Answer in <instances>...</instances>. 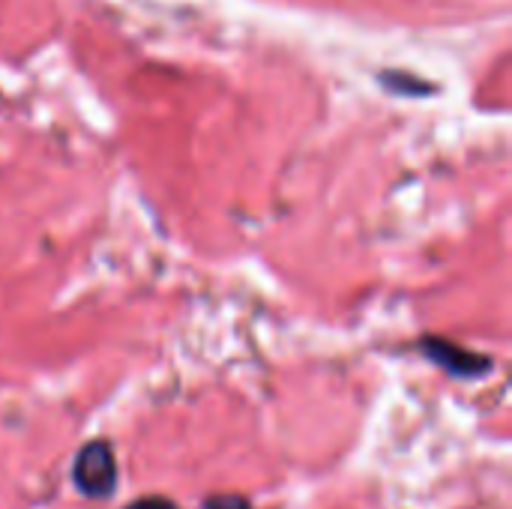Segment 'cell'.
Instances as JSON below:
<instances>
[{
  "label": "cell",
  "mask_w": 512,
  "mask_h": 509,
  "mask_svg": "<svg viewBox=\"0 0 512 509\" xmlns=\"http://www.w3.org/2000/svg\"><path fill=\"white\" fill-rule=\"evenodd\" d=\"M72 483L84 498L105 501L117 489V459L108 441H90L75 453Z\"/></svg>",
  "instance_id": "obj_1"
},
{
  "label": "cell",
  "mask_w": 512,
  "mask_h": 509,
  "mask_svg": "<svg viewBox=\"0 0 512 509\" xmlns=\"http://www.w3.org/2000/svg\"><path fill=\"white\" fill-rule=\"evenodd\" d=\"M420 351H423L435 366H441L444 372H450L453 378H480V375H486V372L492 369V360H489V357L474 354V351H468V348H462V345H456V342H450V339L429 336V339L420 345Z\"/></svg>",
  "instance_id": "obj_2"
},
{
  "label": "cell",
  "mask_w": 512,
  "mask_h": 509,
  "mask_svg": "<svg viewBox=\"0 0 512 509\" xmlns=\"http://www.w3.org/2000/svg\"><path fill=\"white\" fill-rule=\"evenodd\" d=\"M204 509H252V504L243 495H210Z\"/></svg>",
  "instance_id": "obj_3"
},
{
  "label": "cell",
  "mask_w": 512,
  "mask_h": 509,
  "mask_svg": "<svg viewBox=\"0 0 512 509\" xmlns=\"http://www.w3.org/2000/svg\"><path fill=\"white\" fill-rule=\"evenodd\" d=\"M126 509H180L174 501H168V498H138V501H132Z\"/></svg>",
  "instance_id": "obj_4"
}]
</instances>
